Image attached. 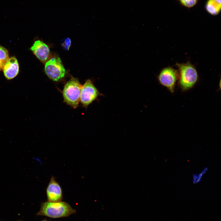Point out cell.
<instances>
[{
  "instance_id": "cell-1",
  "label": "cell",
  "mask_w": 221,
  "mask_h": 221,
  "mask_svg": "<svg viewBox=\"0 0 221 221\" xmlns=\"http://www.w3.org/2000/svg\"><path fill=\"white\" fill-rule=\"evenodd\" d=\"M75 210L68 203L63 201L42 203L37 215L52 218L67 217L75 213Z\"/></svg>"
},
{
  "instance_id": "cell-2",
  "label": "cell",
  "mask_w": 221,
  "mask_h": 221,
  "mask_svg": "<svg viewBox=\"0 0 221 221\" xmlns=\"http://www.w3.org/2000/svg\"><path fill=\"white\" fill-rule=\"evenodd\" d=\"M178 73V84L183 91L192 88L198 79V74L195 67L189 61L186 63H176Z\"/></svg>"
},
{
  "instance_id": "cell-3",
  "label": "cell",
  "mask_w": 221,
  "mask_h": 221,
  "mask_svg": "<svg viewBox=\"0 0 221 221\" xmlns=\"http://www.w3.org/2000/svg\"><path fill=\"white\" fill-rule=\"evenodd\" d=\"M82 86L77 79L72 77L66 83L63 90L64 102L74 109L78 107L80 102Z\"/></svg>"
},
{
  "instance_id": "cell-4",
  "label": "cell",
  "mask_w": 221,
  "mask_h": 221,
  "mask_svg": "<svg viewBox=\"0 0 221 221\" xmlns=\"http://www.w3.org/2000/svg\"><path fill=\"white\" fill-rule=\"evenodd\" d=\"M90 79L87 80L82 86L80 95V102L82 106L87 107L99 96H103Z\"/></svg>"
},
{
  "instance_id": "cell-5",
  "label": "cell",
  "mask_w": 221,
  "mask_h": 221,
  "mask_svg": "<svg viewBox=\"0 0 221 221\" xmlns=\"http://www.w3.org/2000/svg\"><path fill=\"white\" fill-rule=\"evenodd\" d=\"M45 71L47 76L51 80L58 81L63 78L65 70L59 57L53 58L46 62Z\"/></svg>"
},
{
  "instance_id": "cell-6",
  "label": "cell",
  "mask_w": 221,
  "mask_h": 221,
  "mask_svg": "<svg viewBox=\"0 0 221 221\" xmlns=\"http://www.w3.org/2000/svg\"><path fill=\"white\" fill-rule=\"evenodd\" d=\"M178 78V71L170 66L162 68L157 76V80L159 83L166 87L172 93L174 92L176 83Z\"/></svg>"
},
{
  "instance_id": "cell-7",
  "label": "cell",
  "mask_w": 221,
  "mask_h": 221,
  "mask_svg": "<svg viewBox=\"0 0 221 221\" xmlns=\"http://www.w3.org/2000/svg\"><path fill=\"white\" fill-rule=\"evenodd\" d=\"M30 50L41 62L44 63L48 61L50 55V49L43 41L40 40L35 41Z\"/></svg>"
},
{
  "instance_id": "cell-8",
  "label": "cell",
  "mask_w": 221,
  "mask_h": 221,
  "mask_svg": "<svg viewBox=\"0 0 221 221\" xmlns=\"http://www.w3.org/2000/svg\"><path fill=\"white\" fill-rule=\"evenodd\" d=\"M46 194L48 201L58 202L62 200V189L59 184L53 177L51 179L47 187Z\"/></svg>"
},
{
  "instance_id": "cell-9",
  "label": "cell",
  "mask_w": 221,
  "mask_h": 221,
  "mask_svg": "<svg viewBox=\"0 0 221 221\" xmlns=\"http://www.w3.org/2000/svg\"><path fill=\"white\" fill-rule=\"evenodd\" d=\"M2 70L7 79L11 80L16 77L19 72V65L17 58L14 56L9 58Z\"/></svg>"
},
{
  "instance_id": "cell-10",
  "label": "cell",
  "mask_w": 221,
  "mask_h": 221,
  "mask_svg": "<svg viewBox=\"0 0 221 221\" xmlns=\"http://www.w3.org/2000/svg\"><path fill=\"white\" fill-rule=\"evenodd\" d=\"M204 7L209 14L213 16H217L221 11V0H207Z\"/></svg>"
},
{
  "instance_id": "cell-11",
  "label": "cell",
  "mask_w": 221,
  "mask_h": 221,
  "mask_svg": "<svg viewBox=\"0 0 221 221\" xmlns=\"http://www.w3.org/2000/svg\"><path fill=\"white\" fill-rule=\"evenodd\" d=\"M9 58L8 50L4 47L0 45V71L2 70Z\"/></svg>"
},
{
  "instance_id": "cell-12",
  "label": "cell",
  "mask_w": 221,
  "mask_h": 221,
  "mask_svg": "<svg viewBox=\"0 0 221 221\" xmlns=\"http://www.w3.org/2000/svg\"><path fill=\"white\" fill-rule=\"evenodd\" d=\"M198 0H177L179 3L187 8H192L197 3Z\"/></svg>"
},
{
  "instance_id": "cell-13",
  "label": "cell",
  "mask_w": 221,
  "mask_h": 221,
  "mask_svg": "<svg viewBox=\"0 0 221 221\" xmlns=\"http://www.w3.org/2000/svg\"><path fill=\"white\" fill-rule=\"evenodd\" d=\"M61 45L64 49L68 50L71 45V39L68 37L66 38Z\"/></svg>"
},
{
  "instance_id": "cell-14",
  "label": "cell",
  "mask_w": 221,
  "mask_h": 221,
  "mask_svg": "<svg viewBox=\"0 0 221 221\" xmlns=\"http://www.w3.org/2000/svg\"><path fill=\"white\" fill-rule=\"evenodd\" d=\"M201 181V179L199 178L197 176V174H194L192 176V182L194 184L199 183Z\"/></svg>"
},
{
  "instance_id": "cell-15",
  "label": "cell",
  "mask_w": 221,
  "mask_h": 221,
  "mask_svg": "<svg viewBox=\"0 0 221 221\" xmlns=\"http://www.w3.org/2000/svg\"><path fill=\"white\" fill-rule=\"evenodd\" d=\"M208 170V168L207 167H206L204 168V169L202 170L201 171V172L204 174Z\"/></svg>"
},
{
  "instance_id": "cell-16",
  "label": "cell",
  "mask_w": 221,
  "mask_h": 221,
  "mask_svg": "<svg viewBox=\"0 0 221 221\" xmlns=\"http://www.w3.org/2000/svg\"><path fill=\"white\" fill-rule=\"evenodd\" d=\"M48 221V220H42V221Z\"/></svg>"
}]
</instances>
